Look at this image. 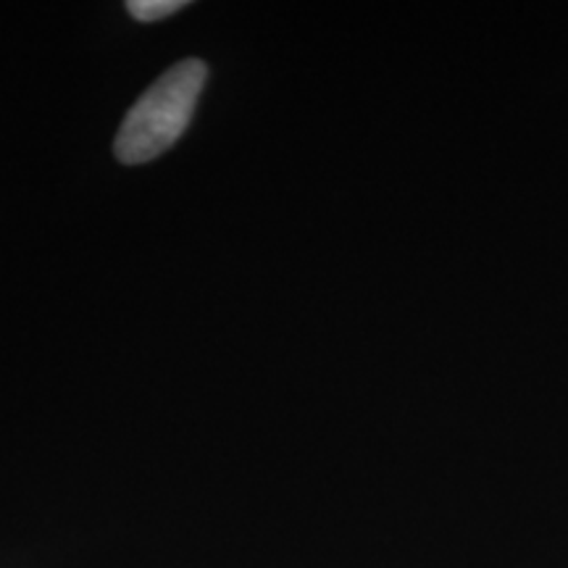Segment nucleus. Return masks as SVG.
<instances>
[{"mask_svg": "<svg viewBox=\"0 0 568 568\" xmlns=\"http://www.w3.org/2000/svg\"><path fill=\"white\" fill-rule=\"evenodd\" d=\"M209 69L201 59H184L166 69L140 95L119 126L113 151L126 166L148 163L166 153L193 119Z\"/></svg>", "mask_w": 568, "mask_h": 568, "instance_id": "nucleus-1", "label": "nucleus"}, {"mask_svg": "<svg viewBox=\"0 0 568 568\" xmlns=\"http://www.w3.org/2000/svg\"><path fill=\"white\" fill-rule=\"evenodd\" d=\"M184 0H130L126 11L138 21H159L184 9Z\"/></svg>", "mask_w": 568, "mask_h": 568, "instance_id": "nucleus-2", "label": "nucleus"}]
</instances>
